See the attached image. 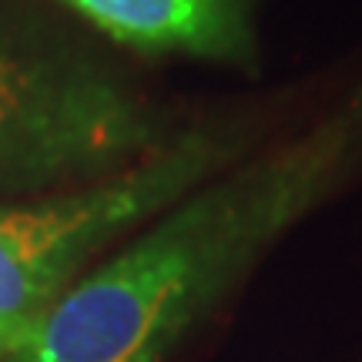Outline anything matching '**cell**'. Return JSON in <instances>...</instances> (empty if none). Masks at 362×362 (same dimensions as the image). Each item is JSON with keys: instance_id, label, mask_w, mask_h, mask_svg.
I'll return each mask as SVG.
<instances>
[{"instance_id": "3", "label": "cell", "mask_w": 362, "mask_h": 362, "mask_svg": "<svg viewBox=\"0 0 362 362\" xmlns=\"http://www.w3.org/2000/svg\"><path fill=\"white\" fill-rule=\"evenodd\" d=\"M175 131L104 64L0 17V202L107 178Z\"/></svg>"}, {"instance_id": "2", "label": "cell", "mask_w": 362, "mask_h": 362, "mask_svg": "<svg viewBox=\"0 0 362 362\" xmlns=\"http://www.w3.org/2000/svg\"><path fill=\"white\" fill-rule=\"evenodd\" d=\"M252 117L181 124L168 141L107 178L0 202V359L24 342L57 298L144 221L259 148Z\"/></svg>"}, {"instance_id": "1", "label": "cell", "mask_w": 362, "mask_h": 362, "mask_svg": "<svg viewBox=\"0 0 362 362\" xmlns=\"http://www.w3.org/2000/svg\"><path fill=\"white\" fill-rule=\"evenodd\" d=\"M362 178V81L131 232L0 362H168L275 242Z\"/></svg>"}, {"instance_id": "4", "label": "cell", "mask_w": 362, "mask_h": 362, "mask_svg": "<svg viewBox=\"0 0 362 362\" xmlns=\"http://www.w3.org/2000/svg\"><path fill=\"white\" fill-rule=\"evenodd\" d=\"M111 40L144 54L202 61L252 57V27L242 0H61Z\"/></svg>"}]
</instances>
